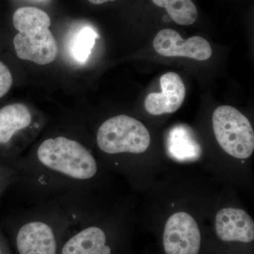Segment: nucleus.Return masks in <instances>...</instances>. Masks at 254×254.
Segmentation results:
<instances>
[{
  "mask_svg": "<svg viewBox=\"0 0 254 254\" xmlns=\"http://www.w3.org/2000/svg\"><path fill=\"white\" fill-rule=\"evenodd\" d=\"M11 168L24 195L35 204L58 195L88 193L99 173L92 150L64 135L48 137Z\"/></svg>",
  "mask_w": 254,
  "mask_h": 254,
  "instance_id": "f257e3e1",
  "label": "nucleus"
},
{
  "mask_svg": "<svg viewBox=\"0 0 254 254\" xmlns=\"http://www.w3.org/2000/svg\"><path fill=\"white\" fill-rule=\"evenodd\" d=\"M18 31L14 46L19 59L40 65L53 63L58 55V45L50 31L51 19L43 10L33 6L19 8L13 16Z\"/></svg>",
  "mask_w": 254,
  "mask_h": 254,
  "instance_id": "f03ea898",
  "label": "nucleus"
},
{
  "mask_svg": "<svg viewBox=\"0 0 254 254\" xmlns=\"http://www.w3.org/2000/svg\"><path fill=\"white\" fill-rule=\"evenodd\" d=\"M96 143L102 153L110 156L141 154L149 147L150 136L141 122L120 115L100 125L96 133Z\"/></svg>",
  "mask_w": 254,
  "mask_h": 254,
  "instance_id": "7ed1b4c3",
  "label": "nucleus"
},
{
  "mask_svg": "<svg viewBox=\"0 0 254 254\" xmlns=\"http://www.w3.org/2000/svg\"><path fill=\"white\" fill-rule=\"evenodd\" d=\"M213 127L220 147L229 155L247 159L253 154L254 132L250 120L236 108L229 105L214 111Z\"/></svg>",
  "mask_w": 254,
  "mask_h": 254,
  "instance_id": "20e7f679",
  "label": "nucleus"
},
{
  "mask_svg": "<svg viewBox=\"0 0 254 254\" xmlns=\"http://www.w3.org/2000/svg\"><path fill=\"white\" fill-rule=\"evenodd\" d=\"M202 237L195 219L185 212H177L167 220L162 235L165 254H200Z\"/></svg>",
  "mask_w": 254,
  "mask_h": 254,
  "instance_id": "39448f33",
  "label": "nucleus"
},
{
  "mask_svg": "<svg viewBox=\"0 0 254 254\" xmlns=\"http://www.w3.org/2000/svg\"><path fill=\"white\" fill-rule=\"evenodd\" d=\"M155 51L164 57H184L204 61L212 56V48L205 38L193 36L185 40L178 32L166 28L158 32L153 41Z\"/></svg>",
  "mask_w": 254,
  "mask_h": 254,
  "instance_id": "423d86ee",
  "label": "nucleus"
},
{
  "mask_svg": "<svg viewBox=\"0 0 254 254\" xmlns=\"http://www.w3.org/2000/svg\"><path fill=\"white\" fill-rule=\"evenodd\" d=\"M215 234L223 243L252 244L254 240L253 219L245 210L222 208L215 216Z\"/></svg>",
  "mask_w": 254,
  "mask_h": 254,
  "instance_id": "0eeeda50",
  "label": "nucleus"
},
{
  "mask_svg": "<svg viewBox=\"0 0 254 254\" xmlns=\"http://www.w3.org/2000/svg\"><path fill=\"white\" fill-rule=\"evenodd\" d=\"M91 222L82 225L69 237L62 247L60 254H113L106 229Z\"/></svg>",
  "mask_w": 254,
  "mask_h": 254,
  "instance_id": "6e6552de",
  "label": "nucleus"
},
{
  "mask_svg": "<svg viewBox=\"0 0 254 254\" xmlns=\"http://www.w3.org/2000/svg\"><path fill=\"white\" fill-rule=\"evenodd\" d=\"M160 81L161 93H150L144 101L146 111L156 116L173 113L180 109L186 95L184 82L177 73H165Z\"/></svg>",
  "mask_w": 254,
  "mask_h": 254,
  "instance_id": "1a4fd4ad",
  "label": "nucleus"
},
{
  "mask_svg": "<svg viewBox=\"0 0 254 254\" xmlns=\"http://www.w3.org/2000/svg\"><path fill=\"white\" fill-rule=\"evenodd\" d=\"M33 123V115L26 105L14 103L0 109V145L7 146L20 132Z\"/></svg>",
  "mask_w": 254,
  "mask_h": 254,
  "instance_id": "9d476101",
  "label": "nucleus"
},
{
  "mask_svg": "<svg viewBox=\"0 0 254 254\" xmlns=\"http://www.w3.org/2000/svg\"><path fill=\"white\" fill-rule=\"evenodd\" d=\"M156 6L165 8L177 24L190 26L196 21L198 11L192 0H152Z\"/></svg>",
  "mask_w": 254,
  "mask_h": 254,
  "instance_id": "9b49d317",
  "label": "nucleus"
},
{
  "mask_svg": "<svg viewBox=\"0 0 254 254\" xmlns=\"http://www.w3.org/2000/svg\"><path fill=\"white\" fill-rule=\"evenodd\" d=\"M168 143L172 154L177 158L189 159L199 154V146L192 138L190 131L184 126L177 127L170 131Z\"/></svg>",
  "mask_w": 254,
  "mask_h": 254,
  "instance_id": "f8f14e48",
  "label": "nucleus"
},
{
  "mask_svg": "<svg viewBox=\"0 0 254 254\" xmlns=\"http://www.w3.org/2000/svg\"><path fill=\"white\" fill-rule=\"evenodd\" d=\"M96 33L92 28L85 27L75 36L71 46V53L76 61L83 63L88 60L96 40Z\"/></svg>",
  "mask_w": 254,
  "mask_h": 254,
  "instance_id": "ddd939ff",
  "label": "nucleus"
},
{
  "mask_svg": "<svg viewBox=\"0 0 254 254\" xmlns=\"http://www.w3.org/2000/svg\"><path fill=\"white\" fill-rule=\"evenodd\" d=\"M13 77L9 68L0 61V98L9 91L12 86Z\"/></svg>",
  "mask_w": 254,
  "mask_h": 254,
  "instance_id": "4468645a",
  "label": "nucleus"
},
{
  "mask_svg": "<svg viewBox=\"0 0 254 254\" xmlns=\"http://www.w3.org/2000/svg\"><path fill=\"white\" fill-rule=\"evenodd\" d=\"M116 1V0H89L90 2L94 4H104V3L108 2V1Z\"/></svg>",
  "mask_w": 254,
  "mask_h": 254,
  "instance_id": "2eb2a0df",
  "label": "nucleus"
},
{
  "mask_svg": "<svg viewBox=\"0 0 254 254\" xmlns=\"http://www.w3.org/2000/svg\"><path fill=\"white\" fill-rule=\"evenodd\" d=\"M0 254H2V253H1V249H0Z\"/></svg>",
  "mask_w": 254,
  "mask_h": 254,
  "instance_id": "dca6fc26",
  "label": "nucleus"
}]
</instances>
